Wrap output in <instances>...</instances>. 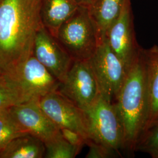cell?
<instances>
[{
    "instance_id": "6da1fadb",
    "label": "cell",
    "mask_w": 158,
    "mask_h": 158,
    "mask_svg": "<svg viewBox=\"0 0 158 158\" xmlns=\"http://www.w3.org/2000/svg\"><path fill=\"white\" fill-rule=\"evenodd\" d=\"M40 0H0V57L10 70L33 53L34 40L43 26Z\"/></svg>"
},
{
    "instance_id": "7a4b0ae2",
    "label": "cell",
    "mask_w": 158,
    "mask_h": 158,
    "mask_svg": "<svg viewBox=\"0 0 158 158\" xmlns=\"http://www.w3.org/2000/svg\"><path fill=\"white\" fill-rule=\"evenodd\" d=\"M143 49L128 73L116 103L124 130V149L135 152L136 146L146 128L149 117L147 73Z\"/></svg>"
},
{
    "instance_id": "3957f363",
    "label": "cell",
    "mask_w": 158,
    "mask_h": 158,
    "mask_svg": "<svg viewBox=\"0 0 158 158\" xmlns=\"http://www.w3.org/2000/svg\"><path fill=\"white\" fill-rule=\"evenodd\" d=\"M56 38L73 60H87L102 42L89 8L79 6L59 29Z\"/></svg>"
},
{
    "instance_id": "277c9868",
    "label": "cell",
    "mask_w": 158,
    "mask_h": 158,
    "mask_svg": "<svg viewBox=\"0 0 158 158\" xmlns=\"http://www.w3.org/2000/svg\"><path fill=\"white\" fill-rule=\"evenodd\" d=\"M87 119L89 141L104 146L117 156L124 147V130L116 102L101 97L85 111Z\"/></svg>"
},
{
    "instance_id": "5b68a950",
    "label": "cell",
    "mask_w": 158,
    "mask_h": 158,
    "mask_svg": "<svg viewBox=\"0 0 158 158\" xmlns=\"http://www.w3.org/2000/svg\"><path fill=\"white\" fill-rule=\"evenodd\" d=\"M57 90L85 111L94 106L102 97L89 60H73Z\"/></svg>"
},
{
    "instance_id": "8992f818",
    "label": "cell",
    "mask_w": 158,
    "mask_h": 158,
    "mask_svg": "<svg viewBox=\"0 0 158 158\" xmlns=\"http://www.w3.org/2000/svg\"><path fill=\"white\" fill-rule=\"evenodd\" d=\"M95 74L102 97L115 102L128 71L112 51L106 38L89 60Z\"/></svg>"
},
{
    "instance_id": "52a82bcc",
    "label": "cell",
    "mask_w": 158,
    "mask_h": 158,
    "mask_svg": "<svg viewBox=\"0 0 158 158\" xmlns=\"http://www.w3.org/2000/svg\"><path fill=\"white\" fill-rule=\"evenodd\" d=\"M105 38L129 72L143 49L136 38L131 0L125 1L118 17L108 29Z\"/></svg>"
},
{
    "instance_id": "ba28073f",
    "label": "cell",
    "mask_w": 158,
    "mask_h": 158,
    "mask_svg": "<svg viewBox=\"0 0 158 158\" xmlns=\"http://www.w3.org/2000/svg\"><path fill=\"white\" fill-rule=\"evenodd\" d=\"M40 104L47 115L60 129L73 130L89 140L85 112L59 91H54L41 97Z\"/></svg>"
},
{
    "instance_id": "9c48e42d",
    "label": "cell",
    "mask_w": 158,
    "mask_h": 158,
    "mask_svg": "<svg viewBox=\"0 0 158 158\" xmlns=\"http://www.w3.org/2000/svg\"><path fill=\"white\" fill-rule=\"evenodd\" d=\"M14 118L23 130L46 143L60 135V128L46 114L40 99L32 98L8 109Z\"/></svg>"
},
{
    "instance_id": "30bf717a",
    "label": "cell",
    "mask_w": 158,
    "mask_h": 158,
    "mask_svg": "<svg viewBox=\"0 0 158 158\" xmlns=\"http://www.w3.org/2000/svg\"><path fill=\"white\" fill-rule=\"evenodd\" d=\"M31 98L40 99L57 90L60 82L51 73L33 53L10 70Z\"/></svg>"
},
{
    "instance_id": "8fae6325",
    "label": "cell",
    "mask_w": 158,
    "mask_h": 158,
    "mask_svg": "<svg viewBox=\"0 0 158 158\" xmlns=\"http://www.w3.org/2000/svg\"><path fill=\"white\" fill-rule=\"evenodd\" d=\"M33 55L60 83L65 79L73 62L56 38L44 26L35 36Z\"/></svg>"
},
{
    "instance_id": "7c38bea8",
    "label": "cell",
    "mask_w": 158,
    "mask_h": 158,
    "mask_svg": "<svg viewBox=\"0 0 158 158\" xmlns=\"http://www.w3.org/2000/svg\"><path fill=\"white\" fill-rule=\"evenodd\" d=\"M79 7L74 0H40L42 23L56 38L60 27Z\"/></svg>"
},
{
    "instance_id": "4fadbf2b",
    "label": "cell",
    "mask_w": 158,
    "mask_h": 158,
    "mask_svg": "<svg viewBox=\"0 0 158 158\" xmlns=\"http://www.w3.org/2000/svg\"><path fill=\"white\" fill-rule=\"evenodd\" d=\"M146 68L149 117L145 130L158 119V46L143 49Z\"/></svg>"
},
{
    "instance_id": "5bb4252c",
    "label": "cell",
    "mask_w": 158,
    "mask_h": 158,
    "mask_svg": "<svg viewBox=\"0 0 158 158\" xmlns=\"http://www.w3.org/2000/svg\"><path fill=\"white\" fill-rule=\"evenodd\" d=\"M45 154V143L29 134L13 139L0 150V158H42Z\"/></svg>"
},
{
    "instance_id": "9a60e30c",
    "label": "cell",
    "mask_w": 158,
    "mask_h": 158,
    "mask_svg": "<svg viewBox=\"0 0 158 158\" xmlns=\"http://www.w3.org/2000/svg\"><path fill=\"white\" fill-rule=\"evenodd\" d=\"M125 0H97L89 11L98 29L102 42L108 29L118 18Z\"/></svg>"
},
{
    "instance_id": "2e32d148",
    "label": "cell",
    "mask_w": 158,
    "mask_h": 158,
    "mask_svg": "<svg viewBox=\"0 0 158 158\" xmlns=\"http://www.w3.org/2000/svg\"><path fill=\"white\" fill-rule=\"evenodd\" d=\"M31 98L11 73L0 72V111Z\"/></svg>"
},
{
    "instance_id": "e0dca14e",
    "label": "cell",
    "mask_w": 158,
    "mask_h": 158,
    "mask_svg": "<svg viewBox=\"0 0 158 158\" xmlns=\"http://www.w3.org/2000/svg\"><path fill=\"white\" fill-rule=\"evenodd\" d=\"M27 134L14 118L8 109L0 111V150L13 139Z\"/></svg>"
},
{
    "instance_id": "ac0fdd59",
    "label": "cell",
    "mask_w": 158,
    "mask_h": 158,
    "mask_svg": "<svg viewBox=\"0 0 158 158\" xmlns=\"http://www.w3.org/2000/svg\"><path fill=\"white\" fill-rule=\"evenodd\" d=\"M46 158H74L79 152L60 135L45 143Z\"/></svg>"
},
{
    "instance_id": "d6986e66",
    "label": "cell",
    "mask_w": 158,
    "mask_h": 158,
    "mask_svg": "<svg viewBox=\"0 0 158 158\" xmlns=\"http://www.w3.org/2000/svg\"><path fill=\"white\" fill-rule=\"evenodd\" d=\"M135 152L145 153L158 158V119L145 130L137 142Z\"/></svg>"
},
{
    "instance_id": "ffe728a7",
    "label": "cell",
    "mask_w": 158,
    "mask_h": 158,
    "mask_svg": "<svg viewBox=\"0 0 158 158\" xmlns=\"http://www.w3.org/2000/svg\"><path fill=\"white\" fill-rule=\"evenodd\" d=\"M60 130L63 137L79 152L85 145H87L89 140L79 132L68 128H60Z\"/></svg>"
},
{
    "instance_id": "44dd1931",
    "label": "cell",
    "mask_w": 158,
    "mask_h": 158,
    "mask_svg": "<svg viewBox=\"0 0 158 158\" xmlns=\"http://www.w3.org/2000/svg\"><path fill=\"white\" fill-rule=\"evenodd\" d=\"M87 145L89 147V150L86 155V158H108L117 156L107 148L94 142L89 141Z\"/></svg>"
},
{
    "instance_id": "7402d4cb",
    "label": "cell",
    "mask_w": 158,
    "mask_h": 158,
    "mask_svg": "<svg viewBox=\"0 0 158 158\" xmlns=\"http://www.w3.org/2000/svg\"><path fill=\"white\" fill-rule=\"evenodd\" d=\"M74 1L79 6L85 7L89 9L94 5V4L96 2L97 0H74Z\"/></svg>"
},
{
    "instance_id": "603a6c76",
    "label": "cell",
    "mask_w": 158,
    "mask_h": 158,
    "mask_svg": "<svg viewBox=\"0 0 158 158\" xmlns=\"http://www.w3.org/2000/svg\"><path fill=\"white\" fill-rule=\"evenodd\" d=\"M2 71H6V68L0 57V72H2Z\"/></svg>"
}]
</instances>
